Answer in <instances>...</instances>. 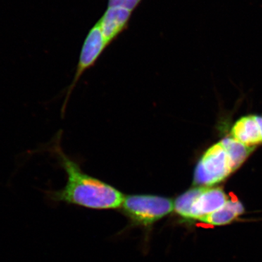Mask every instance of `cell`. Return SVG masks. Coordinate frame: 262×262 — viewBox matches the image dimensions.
I'll list each match as a JSON object with an SVG mask.
<instances>
[{"mask_svg":"<svg viewBox=\"0 0 262 262\" xmlns=\"http://www.w3.org/2000/svg\"><path fill=\"white\" fill-rule=\"evenodd\" d=\"M67 183L61 190L48 193L52 201L64 202L91 209H116L121 207L125 196L113 186L90 177L56 145L54 149Z\"/></svg>","mask_w":262,"mask_h":262,"instance_id":"obj_1","label":"cell"},{"mask_svg":"<svg viewBox=\"0 0 262 262\" xmlns=\"http://www.w3.org/2000/svg\"><path fill=\"white\" fill-rule=\"evenodd\" d=\"M228 201L221 188L198 187L179 195L174 202L176 213L185 220L201 221Z\"/></svg>","mask_w":262,"mask_h":262,"instance_id":"obj_2","label":"cell"},{"mask_svg":"<svg viewBox=\"0 0 262 262\" xmlns=\"http://www.w3.org/2000/svg\"><path fill=\"white\" fill-rule=\"evenodd\" d=\"M238 168L222 140L207 150L198 162L194 173V184L199 187H211L225 180Z\"/></svg>","mask_w":262,"mask_h":262,"instance_id":"obj_3","label":"cell"},{"mask_svg":"<svg viewBox=\"0 0 262 262\" xmlns=\"http://www.w3.org/2000/svg\"><path fill=\"white\" fill-rule=\"evenodd\" d=\"M174 203L165 196L151 194L125 196L122 212L134 225L150 227L173 211Z\"/></svg>","mask_w":262,"mask_h":262,"instance_id":"obj_4","label":"cell"},{"mask_svg":"<svg viewBox=\"0 0 262 262\" xmlns=\"http://www.w3.org/2000/svg\"><path fill=\"white\" fill-rule=\"evenodd\" d=\"M108 43L105 39L101 27L98 23L90 30L87 37L84 39L82 51H81L80 59L77 67L75 79L71 84L68 96H70L72 90L78 82L79 79L84 73V71L89 70L97 61L101 53L107 47Z\"/></svg>","mask_w":262,"mask_h":262,"instance_id":"obj_5","label":"cell"},{"mask_svg":"<svg viewBox=\"0 0 262 262\" xmlns=\"http://www.w3.org/2000/svg\"><path fill=\"white\" fill-rule=\"evenodd\" d=\"M130 10L120 7H108L98 21L105 39L110 44L128 27Z\"/></svg>","mask_w":262,"mask_h":262,"instance_id":"obj_6","label":"cell"},{"mask_svg":"<svg viewBox=\"0 0 262 262\" xmlns=\"http://www.w3.org/2000/svg\"><path fill=\"white\" fill-rule=\"evenodd\" d=\"M231 134L234 139L250 147L262 143V130L257 116L241 117L232 127Z\"/></svg>","mask_w":262,"mask_h":262,"instance_id":"obj_7","label":"cell"},{"mask_svg":"<svg viewBox=\"0 0 262 262\" xmlns=\"http://www.w3.org/2000/svg\"><path fill=\"white\" fill-rule=\"evenodd\" d=\"M244 207L237 199L228 200L222 208L201 221L213 226L225 225L236 220L244 213Z\"/></svg>","mask_w":262,"mask_h":262,"instance_id":"obj_8","label":"cell"},{"mask_svg":"<svg viewBox=\"0 0 262 262\" xmlns=\"http://www.w3.org/2000/svg\"><path fill=\"white\" fill-rule=\"evenodd\" d=\"M141 0H108V7H120L133 11L140 4Z\"/></svg>","mask_w":262,"mask_h":262,"instance_id":"obj_9","label":"cell"},{"mask_svg":"<svg viewBox=\"0 0 262 262\" xmlns=\"http://www.w3.org/2000/svg\"><path fill=\"white\" fill-rule=\"evenodd\" d=\"M258 122H259L260 125H261V130H262V117L257 116Z\"/></svg>","mask_w":262,"mask_h":262,"instance_id":"obj_10","label":"cell"}]
</instances>
